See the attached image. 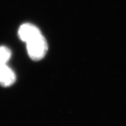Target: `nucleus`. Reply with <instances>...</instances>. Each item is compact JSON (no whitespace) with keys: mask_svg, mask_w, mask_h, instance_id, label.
<instances>
[{"mask_svg":"<svg viewBox=\"0 0 126 126\" xmlns=\"http://www.w3.org/2000/svg\"><path fill=\"white\" fill-rule=\"evenodd\" d=\"M26 44L27 53L32 60L39 61L44 58L48 50V44L45 37L42 34L29 41Z\"/></svg>","mask_w":126,"mask_h":126,"instance_id":"obj_1","label":"nucleus"},{"mask_svg":"<svg viewBox=\"0 0 126 126\" xmlns=\"http://www.w3.org/2000/svg\"><path fill=\"white\" fill-rule=\"evenodd\" d=\"M42 34L39 29L35 25L30 23H25L22 25L18 30V36L20 39L25 43L32 40L36 36Z\"/></svg>","mask_w":126,"mask_h":126,"instance_id":"obj_2","label":"nucleus"},{"mask_svg":"<svg viewBox=\"0 0 126 126\" xmlns=\"http://www.w3.org/2000/svg\"><path fill=\"white\" fill-rule=\"evenodd\" d=\"M16 79L14 72L6 65V64H0V85L9 87L13 85Z\"/></svg>","mask_w":126,"mask_h":126,"instance_id":"obj_3","label":"nucleus"},{"mask_svg":"<svg viewBox=\"0 0 126 126\" xmlns=\"http://www.w3.org/2000/svg\"><path fill=\"white\" fill-rule=\"evenodd\" d=\"M11 57V50L5 46H0V64H6Z\"/></svg>","mask_w":126,"mask_h":126,"instance_id":"obj_4","label":"nucleus"}]
</instances>
